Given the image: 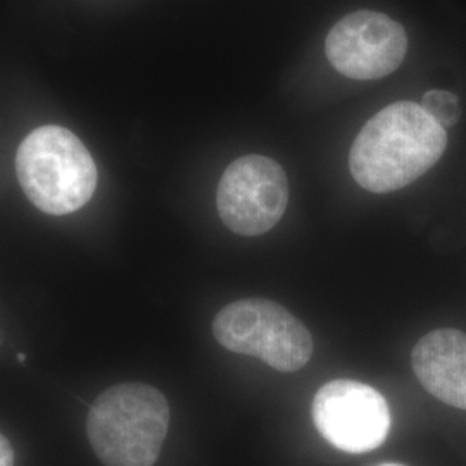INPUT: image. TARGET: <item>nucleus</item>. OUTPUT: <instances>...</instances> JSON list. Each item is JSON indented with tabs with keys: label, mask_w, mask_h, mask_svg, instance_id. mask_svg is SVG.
<instances>
[{
	"label": "nucleus",
	"mask_w": 466,
	"mask_h": 466,
	"mask_svg": "<svg viewBox=\"0 0 466 466\" xmlns=\"http://www.w3.org/2000/svg\"><path fill=\"white\" fill-rule=\"evenodd\" d=\"M446 147V130L421 106L402 100L383 107L356 137L350 175L368 192H394L425 175Z\"/></svg>",
	"instance_id": "nucleus-1"
},
{
	"label": "nucleus",
	"mask_w": 466,
	"mask_h": 466,
	"mask_svg": "<svg viewBox=\"0 0 466 466\" xmlns=\"http://www.w3.org/2000/svg\"><path fill=\"white\" fill-rule=\"evenodd\" d=\"M169 427L167 400L146 383H119L90 408L86 433L104 466H154Z\"/></svg>",
	"instance_id": "nucleus-2"
},
{
	"label": "nucleus",
	"mask_w": 466,
	"mask_h": 466,
	"mask_svg": "<svg viewBox=\"0 0 466 466\" xmlns=\"http://www.w3.org/2000/svg\"><path fill=\"white\" fill-rule=\"evenodd\" d=\"M17 180L35 206L54 217L78 211L97 187V167L82 140L46 125L28 135L16 154Z\"/></svg>",
	"instance_id": "nucleus-3"
},
{
	"label": "nucleus",
	"mask_w": 466,
	"mask_h": 466,
	"mask_svg": "<svg viewBox=\"0 0 466 466\" xmlns=\"http://www.w3.org/2000/svg\"><path fill=\"white\" fill-rule=\"evenodd\" d=\"M213 335L225 350L258 358L282 373L299 371L315 350L300 319L282 304L259 298L225 306L213 319Z\"/></svg>",
	"instance_id": "nucleus-4"
},
{
	"label": "nucleus",
	"mask_w": 466,
	"mask_h": 466,
	"mask_svg": "<svg viewBox=\"0 0 466 466\" xmlns=\"http://www.w3.org/2000/svg\"><path fill=\"white\" fill-rule=\"evenodd\" d=\"M218 213L232 232L258 237L269 232L289 206L283 167L267 156L249 154L225 169L217 194Z\"/></svg>",
	"instance_id": "nucleus-5"
},
{
	"label": "nucleus",
	"mask_w": 466,
	"mask_h": 466,
	"mask_svg": "<svg viewBox=\"0 0 466 466\" xmlns=\"http://www.w3.org/2000/svg\"><path fill=\"white\" fill-rule=\"evenodd\" d=\"M313 421L333 448L361 454L380 448L390 432V410L382 394L367 383L339 379L318 389Z\"/></svg>",
	"instance_id": "nucleus-6"
},
{
	"label": "nucleus",
	"mask_w": 466,
	"mask_h": 466,
	"mask_svg": "<svg viewBox=\"0 0 466 466\" xmlns=\"http://www.w3.org/2000/svg\"><path fill=\"white\" fill-rule=\"evenodd\" d=\"M406 50L408 38L400 23L373 11L342 17L325 42L330 65L352 80H379L394 73Z\"/></svg>",
	"instance_id": "nucleus-7"
},
{
	"label": "nucleus",
	"mask_w": 466,
	"mask_h": 466,
	"mask_svg": "<svg viewBox=\"0 0 466 466\" xmlns=\"http://www.w3.org/2000/svg\"><path fill=\"white\" fill-rule=\"evenodd\" d=\"M418 382L435 400L466 410V333L439 329L418 340L411 352Z\"/></svg>",
	"instance_id": "nucleus-8"
},
{
	"label": "nucleus",
	"mask_w": 466,
	"mask_h": 466,
	"mask_svg": "<svg viewBox=\"0 0 466 466\" xmlns=\"http://www.w3.org/2000/svg\"><path fill=\"white\" fill-rule=\"evenodd\" d=\"M421 107L435 119L444 130L460 119V100L446 90H431L423 96Z\"/></svg>",
	"instance_id": "nucleus-9"
},
{
	"label": "nucleus",
	"mask_w": 466,
	"mask_h": 466,
	"mask_svg": "<svg viewBox=\"0 0 466 466\" xmlns=\"http://www.w3.org/2000/svg\"><path fill=\"white\" fill-rule=\"evenodd\" d=\"M0 466H15V451L2 433H0Z\"/></svg>",
	"instance_id": "nucleus-10"
},
{
	"label": "nucleus",
	"mask_w": 466,
	"mask_h": 466,
	"mask_svg": "<svg viewBox=\"0 0 466 466\" xmlns=\"http://www.w3.org/2000/svg\"><path fill=\"white\" fill-rule=\"evenodd\" d=\"M17 360H19V361H25V354H17Z\"/></svg>",
	"instance_id": "nucleus-11"
},
{
	"label": "nucleus",
	"mask_w": 466,
	"mask_h": 466,
	"mask_svg": "<svg viewBox=\"0 0 466 466\" xmlns=\"http://www.w3.org/2000/svg\"><path fill=\"white\" fill-rule=\"evenodd\" d=\"M379 466H404V465H398V463H383V465Z\"/></svg>",
	"instance_id": "nucleus-12"
}]
</instances>
